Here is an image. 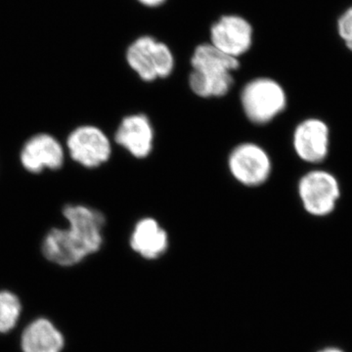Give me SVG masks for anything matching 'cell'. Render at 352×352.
<instances>
[{"label": "cell", "instance_id": "6da1fadb", "mask_svg": "<svg viewBox=\"0 0 352 352\" xmlns=\"http://www.w3.org/2000/svg\"><path fill=\"white\" fill-rule=\"evenodd\" d=\"M69 226L46 234L43 252L51 263L74 266L101 249L105 217L99 210L82 205H68L63 210Z\"/></svg>", "mask_w": 352, "mask_h": 352}, {"label": "cell", "instance_id": "7a4b0ae2", "mask_svg": "<svg viewBox=\"0 0 352 352\" xmlns=\"http://www.w3.org/2000/svg\"><path fill=\"white\" fill-rule=\"evenodd\" d=\"M189 85L201 98L226 96L233 87L232 72L239 69L237 58L229 56L212 43L201 44L191 58Z\"/></svg>", "mask_w": 352, "mask_h": 352}, {"label": "cell", "instance_id": "3957f363", "mask_svg": "<svg viewBox=\"0 0 352 352\" xmlns=\"http://www.w3.org/2000/svg\"><path fill=\"white\" fill-rule=\"evenodd\" d=\"M241 104L250 122L254 124H265L286 107V94L283 87L274 80L256 78L243 88Z\"/></svg>", "mask_w": 352, "mask_h": 352}, {"label": "cell", "instance_id": "277c9868", "mask_svg": "<svg viewBox=\"0 0 352 352\" xmlns=\"http://www.w3.org/2000/svg\"><path fill=\"white\" fill-rule=\"evenodd\" d=\"M129 67L146 82L166 78L175 68V59L170 48L151 36H141L126 51Z\"/></svg>", "mask_w": 352, "mask_h": 352}, {"label": "cell", "instance_id": "5b68a950", "mask_svg": "<svg viewBox=\"0 0 352 352\" xmlns=\"http://www.w3.org/2000/svg\"><path fill=\"white\" fill-rule=\"evenodd\" d=\"M228 168L231 175L244 186H261L270 177V157L261 146L242 143L229 155Z\"/></svg>", "mask_w": 352, "mask_h": 352}, {"label": "cell", "instance_id": "8992f818", "mask_svg": "<svg viewBox=\"0 0 352 352\" xmlns=\"http://www.w3.org/2000/svg\"><path fill=\"white\" fill-rule=\"evenodd\" d=\"M67 146L76 163L87 168H98L107 163L112 154L108 136L94 126L78 127L69 134Z\"/></svg>", "mask_w": 352, "mask_h": 352}, {"label": "cell", "instance_id": "52a82bcc", "mask_svg": "<svg viewBox=\"0 0 352 352\" xmlns=\"http://www.w3.org/2000/svg\"><path fill=\"white\" fill-rule=\"evenodd\" d=\"M298 193L309 214L322 217L330 214L340 197L337 179L327 171L315 170L300 179Z\"/></svg>", "mask_w": 352, "mask_h": 352}, {"label": "cell", "instance_id": "ba28073f", "mask_svg": "<svg viewBox=\"0 0 352 352\" xmlns=\"http://www.w3.org/2000/svg\"><path fill=\"white\" fill-rule=\"evenodd\" d=\"M210 39L217 50L229 56L237 58L251 48L252 28L240 16H223L212 25Z\"/></svg>", "mask_w": 352, "mask_h": 352}, {"label": "cell", "instance_id": "9c48e42d", "mask_svg": "<svg viewBox=\"0 0 352 352\" xmlns=\"http://www.w3.org/2000/svg\"><path fill=\"white\" fill-rule=\"evenodd\" d=\"M115 141L136 159H145L151 154L154 129L144 113L124 117L115 133Z\"/></svg>", "mask_w": 352, "mask_h": 352}, {"label": "cell", "instance_id": "30bf717a", "mask_svg": "<svg viewBox=\"0 0 352 352\" xmlns=\"http://www.w3.org/2000/svg\"><path fill=\"white\" fill-rule=\"evenodd\" d=\"M20 159L23 166L30 173H39L44 168L58 170L63 166V148L50 134H38L25 143Z\"/></svg>", "mask_w": 352, "mask_h": 352}, {"label": "cell", "instance_id": "8fae6325", "mask_svg": "<svg viewBox=\"0 0 352 352\" xmlns=\"http://www.w3.org/2000/svg\"><path fill=\"white\" fill-rule=\"evenodd\" d=\"M296 154L308 163H319L328 154L329 129L320 120L309 119L298 124L294 132Z\"/></svg>", "mask_w": 352, "mask_h": 352}, {"label": "cell", "instance_id": "7c38bea8", "mask_svg": "<svg viewBox=\"0 0 352 352\" xmlns=\"http://www.w3.org/2000/svg\"><path fill=\"white\" fill-rule=\"evenodd\" d=\"M132 251L141 258L154 261L162 258L168 249V235L159 222L152 217L139 220L129 239Z\"/></svg>", "mask_w": 352, "mask_h": 352}, {"label": "cell", "instance_id": "4fadbf2b", "mask_svg": "<svg viewBox=\"0 0 352 352\" xmlns=\"http://www.w3.org/2000/svg\"><path fill=\"white\" fill-rule=\"evenodd\" d=\"M64 346L63 335L46 318L32 321L21 337L23 352H62Z\"/></svg>", "mask_w": 352, "mask_h": 352}, {"label": "cell", "instance_id": "5bb4252c", "mask_svg": "<svg viewBox=\"0 0 352 352\" xmlns=\"http://www.w3.org/2000/svg\"><path fill=\"white\" fill-rule=\"evenodd\" d=\"M22 305L12 292L0 291V333L12 331L19 321Z\"/></svg>", "mask_w": 352, "mask_h": 352}, {"label": "cell", "instance_id": "9a60e30c", "mask_svg": "<svg viewBox=\"0 0 352 352\" xmlns=\"http://www.w3.org/2000/svg\"><path fill=\"white\" fill-rule=\"evenodd\" d=\"M338 32L346 47L352 51V6L347 8L338 20Z\"/></svg>", "mask_w": 352, "mask_h": 352}, {"label": "cell", "instance_id": "2e32d148", "mask_svg": "<svg viewBox=\"0 0 352 352\" xmlns=\"http://www.w3.org/2000/svg\"><path fill=\"white\" fill-rule=\"evenodd\" d=\"M141 4L148 7H157L162 6L166 0H138Z\"/></svg>", "mask_w": 352, "mask_h": 352}, {"label": "cell", "instance_id": "e0dca14e", "mask_svg": "<svg viewBox=\"0 0 352 352\" xmlns=\"http://www.w3.org/2000/svg\"><path fill=\"white\" fill-rule=\"evenodd\" d=\"M320 352H342V351H340V349H324V351H322Z\"/></svg>", "mask_w": 352, "mask_h": 352}]
</instances>
